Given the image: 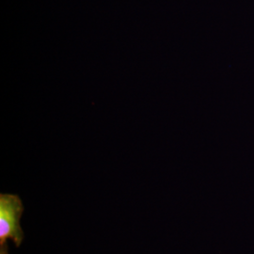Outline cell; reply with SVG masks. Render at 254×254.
Segmentation results:
<instances>
[{
	"label": "cell",
	"instance_id": "1",
	"mask_svg": "<svg viewBox=\"0 0 254 254\" xmlns=\"http://www.w3.org/2000/svg\"><path fill=\"white\" fill-rule=\"evenodd\" d=\"M24 212V205L17 195H0V246L11 240L20 247L24 233L20 225V219Z\"/></svg>",
	"mask_w": 254,
	"mask_h": 254
},
{
	"label": "cell",
	"instance_id": "2",
	"mask_svg": "<svg viewBox=\"0 0 254 254\" xmlns=\"http://www.w3.org/2000/svg\"><path fill=\"white\" fill-rule=\"evenodd\" d=\"M0 254H9L7 243H5L4 245H1L0 247Z\"/></svg>",
	"mask_w": 254,
	"mask_h": 254
}]
</instances>
